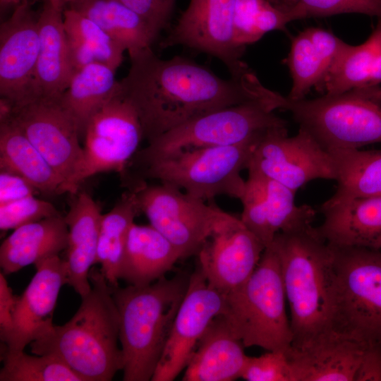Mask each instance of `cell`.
I'll return each instance as SVG.
<instances>
[{
	"label": "cell",
	"instance_id": "74e56055",
	"mask_svg": "<svg viewBox=\"0 0 381 381\" xmlns=\"http://www.w3.org/2000/svg\"><path fill=\"white\" fill-rule=\"evenodd\" d=\"M61 214L50 202L30 196L0 206V229L5 231Z\"/></svg>",
	"mask_w": 381,
	"mask_h": 381
},
{
	"label": "cell",
	"instance_id": "4fadbf2b",
	"mask_svg": "<svg viewBox=\"0 0 381 381\" xmlns=\"http://www.w3.org/2000/svg\"><path fill=\"white\" fill-rule=\"evenodd\" d=\"M84 159L76 186L97 173L122 171L143 137L138 114L119 89L89 120L84 131Z\"/></svg>",
	"mask_w": 381,
	"mask_h": 381
},
{
	"label": "cell",
	"instance_id": "d6a6232c",
	"mask_svg": "<svg viewBox=\"0 0 381 381\" xmlns=\"http://www.w3.org/2000/svg\"><path fill=\"white\" fill-rule=\"evenodd\" d=\"M135 193H125L116 205L102 214L95 265L111 287L119 286V272L128 234L140 213Z\"/></svg>",
	"mask_w": 381,
	"mask_h": 381
},
{
	"label": "cell",
	"instance_id": "b9f144b4",
	"mask_svg": "<svg viewBox=\"0 0 381 381\" xmlns=\"http://www.w3.org/2000/svg\"><path fill=\"white\" fill-rule=\"evenodd\" d=\"M355 381H381V341L366 346Z\"/></svg>",
	"mask_w": 381,
	"mask_h": 381
},
{
	"label": "cell",
	"instance_id": "83f0119b",
	"mask_svg": "<svg viewBox=\"0 0 381 381\" xmlns=\"http://www.w3.org/2000/svg\"><path fill=\"white\" fill-rule=\"evenodd\" d=\"M66 7L90 18L128 52L130 59L157 38L150 24L119 0H73Z\"/></svg>",
	"mask_w": 381,
	"mask_h": 381
},
{
	"label": "cell",
	"instance_id": "836d02e7",
	"mask_svg": "<svg viewBox=\"0 0 381 381\" xmlns=\"http://www.w3.org/2000/svg\"><path fill=\"white\" fill-rule=\"evenodd\" d=\"M329 152L335 166L337 186L329 200L381 195V150H337Z\"/></svg>",
	"mask_w": 381,
	"mask_h": 381
},
{
	"label": "cell",
	"instance_id": "f546056e",
	"mask_svg": "<svg viewBox=\"0 0 381 381\" xmlns=\"http://www.w3.org/2000/svg\"><path fill=\"white\" fill-rule=\"evenodd\" d=\"M378 87L381 88V18L364 42L349 45L318 92L336 95Z\"/></svg>",
	"mask_w": 381,
	"mask_h": 381
},
{
	"label": "cell",
	"instance_id": "7402d4cb",
	"mask_svg": "<svg viewBox=\"0 0 381 381\" xmlns=\"http://www.w3.org/2000/svg\"><path fill=\"white\" fill-rule=\"evenodd\" d=\"M349 45L320 28H308L295 36L286 59L292 78L287 97L300 100L313 87L319 91Z\"/></svg>",
	"mask_w": 381,
	"mask_h": 381
},
{
	"label": "cell",
	"instance_id": "2e32d148",
	"mask_svg": "<svg viewBox=\"0 0 381 381\" xmlns=\"http://www.w3.org/2000/svg\"><path fill=\"white\" fill-rule=\"evenodd\" d=\"M39 51L38 16L23 0L0 26V102L11 109L30 98Z\"/></svg>",
	"mask_w": 381,
	"mask_h": 381
},
{
	"label": "cell",
	"instance_id": "484cf974",
	"mask_svg": "<svg viewBox=\"0 0 381 381\" xmlns=\"http://www.w3.org/2000/svg\"><path fill=\"white\" fill-rule=\"evenodd\" d=\"M181 259L176 247L152 225H138L130 228L119 279L128 285H149L170 271Z\"/></svg>",
	"mask_w": 381,
	"mask_h": 381
},
{
	"label": "cell",
	"instance_id": "7bdbcfd3",
	"mask_svg": "<svg viewBox=\"0 0 381 381\" xmlns=\"http://www.w3.org/2000/svg\"><path fill=\"white\" fill-rule=\"evenodd\" d=\"M16 296L5 278V274L0 273V338L3 339L12 327L13 310Z\"/></svg>",
	"mask_w": 381,
	"mask_h": 381
},
{
	"label": "cell",
	"instance_id": "3957f363",
	"mask_svg": "<svg viewBox=\"0 0 381 381\" xmlns=\"http://www.w3.org/2000/svg\"><path fill=\"white\" fill-rule=\"evenodd\" d=\"M269 246L276 251L280 261L291 313V346L301 345L319 334L332 331V246L313 226L279 233Z\"/></svg>",
	"mask_w": 381,
	"mask_h": 381
},
{
	"label": "cell",
	"instance_id": "cb8c5ba5",
	"mask_svg": "<svg viewBox=\"0 0 381 381\" xmlns=\"http://www.w3.org/2000/svg\"><path fill=\"white\" fill-rule=\"evenodd\" d=\"M63 12L64 9L50 1L44 0L38 15L40 51L29 101L37 97H59L73 73Z\"/></svg>",
	"mask_w": 381,
	"mask_h": 381
},
{
	"label": "cell",
	"instance_id": "8d00e7d4",
	"mask_svg": "<svg viewBox=\"0 0 381 381\" xmlns=\"http://www.w3.org/2000/svg\"><path fill=\"white\" fill-rule=\"evenodd\" d=\"M299 20L344 13H359L381 18V0H296Z\"/></svg>",
	"mask_w": 381,
	"mask_h": 381
},
{
	"label": "cell",
	"instance_id": "9a60e30c",
	"mask_svg": "<svg viewBox=\"0 0 381 381\" xmlns=\"http://www.w3.org/2000/svg\"><path fill=\"white\" fill-rule=\"evenodd\" d=\"M224 302V294L212 288L198 267L190 276L152 381H172L185 370L209 324L223 313Z\"/></svg>",
	"mask_w": 381,
	"mask_h": 381
},
{
	"label": "cell",
	"instance_id": "d4e9b609",
	"mask_svg": "<svg viewBox=\"0 0 381 381\" xmlns=\"http://www.w3.org/2000/svg\"><path fill=\"white\" fill-rule=\"evenodd\" d=\"M102 217L100 207L85 192L78 195L64 217L68 226V243L64 259L67 284L81 298L92 288L88 274L95 265Z\"/></svg>",
	"mask_w": 381,
	"mask_h": 381
},
{
	"label": "cell",
	"instance_id": "ee69618b",
	"mask_svg": "<svg viewBox=\"0 0 381 381\" xmlns=\"http://www.w3.org/2000/svg\"><path fill=\"white\" fill-rule=\"evenodd\" d=\"M49 1H50L52 4H54L57 7L64 10L66 6L69 3H71L73 0H49Z\"/></svg>",
	"mask_w": 381,
	"mask_h": 381
},
{
	"label": "cell",
	"instance_id": "5b68a950",
	"mask_svg": "<svg viewBox=\"0 0 381 381\" xmlns=\"http://www.w3.org/2000/svg\"><path fill=\"white\" fill-rule=\"evenodd\" d=\"M224 296L222 314L245 347L286 351L291 346L281 265L272 247L265 248L249 278Z\"/></svg>",
	"mask_w": 381,
	"mask_h": 381
},
{
	"label": "cell",
	"instance_id": "4316f807",
	"mask_svg": "<svg viewBox=\"0 0 381 381\" xmlns=\"http://www.w3.org/2000/svg\"><path fill=\"white\" fill-rule=\"evenodd\" d=\"M68 226L61 214L14 229L0 246V266L6 275L66 250Z\"/></svg>",
	"mask_w": 381,
	"mask_h": 381
},
{
	"label": "cell",
	"instance_id": "1f68e13d",
	"mask_svg": "<svg viewBox=\"0 0 381 381\" xmlns=\"http://www.w3.org/2000/svg\"><path fill=\"white\" fill-rule=\"evenodd\" d=\"M63 16L73 72L92 63H101L116 71L123 60V47L75 10L66 7Z\"/></svg>",
	"mask_w": 381,
	"mask_h": 381
},
{
	"label": "cell",
	"instance_id": "f35d334b",
	"mask_svg": "<svg viewBox=\"0 0 381 381\" xmlns=\"http://www.w3.org/2000/svg\"><path fill=\"white\" fill-rule=\"evenodd\" d=\"M241 378L247 381H293L284 351H268L258 357L248 356Z\"/></svg>",
	"mask_w": 381,
	"mask_h": 381
},
{
	"label": "cell",
	"instance_id": "ac0fdd59",
	"mask_svg": "<svg viewBox=\"0 0 381 381\" xmlns=\"http://www.w3.org/2000/svg\"><path fill=\"white\" fill-rule=\"evenodd\" d=\"M265 249L260 239L236 218L205 242L196 255L198 268L208 284L225 295L249 278Z\"/></svg>",
	"mask_w": 381,
	"mask_h": 381
},
{
	"label": "cell",
	"instance_id": "ba28073f",
	"mask_svg": "<svg viewBox=\"0 0 381 381\" xmlns=\"http://www.w3.org/2000/svg\"><path fill=\"white\" fill-rule=\"evenodd\" d=\"M330 246L332 330L368 344L381 341V250Z\"/></svg>",
	"mask_w": 381,
	"mask_h": 381
},
{
	"label": "cell",
	"instance_id": "4dcf8cb0",
	"mask_svg": "<svg viewBox=\"0 0 381 381\" xmlns=\"http://www.w3.org/2000/svg\"><path fill=\"white\" fill-rule=\"evenodd\" d=\"M116 71L101 63L90 64L75 71L59 101L74 120L80 138L91 117L119 90Z\"/></svg>",
	"mask_w": 381,
	"mask_h": 381
},
{
	"label": "cell",
	"instance_id": "5bb4252c",
	"mask_svg": "<svg viewBox=\"0 0 381 381\" xmlns=\"http://www.w3.org/2000/svg\"><path fill=\"white\" fill-rule=\"evenodd\" d=\"M236 0H190L174 25L161 41L166 49L181 45L219 59L232 77L250 69L241 60L244 49L234 41Z\"/></svg>",
	"mask_w": 381,
	"mask_h": 381
},
{
	"label": "cell",
	"instance_id": "60d3db41",
	"mask_svg": "<svg viewBox=\"0 0 381 381\" xmlns=\"http://www.w3.org/2000/svg\"><path fill=\"white\" fill-rule=\"evenodd\" d=\"M37 193V189L20 176L0 171V206L35 195Z\"/></svg>",
	"mask_w": 381,
	"mask_h": 381
},
{
	"label": "cell",
	"instance_id": "d590c367",
	"mask_svg": "<svg viewBox=\"0 0 381 381\" xmlns=\"http://www.w3.org/2000/svg\"><path fill=\"white\" fill-rule=\"evenodd\" d=\"M0 381H83L58 358L23 351L1 353Z\"/></svg>",
	"mask_w": 381,
	"mask_h": 381
},
{
	"label": "cell",
	"instance_id": "6da1fadb",
	"mask_svg": "<svg viewBox=\"0 0 381 381\" xmlns=\"http://www.w3.org/2000/svg\"><path fill=\"white\" fill-rule=\"evenodd\" d=\"M131 61L119 92L135 109L148 142L196 117L265 97L266 87L251 70L224 79L182 56L160 59L152 48Z\"/></svg>",
	"mask_w": 381,
	"mask_h": 381
},
{
	"label": "cell",
	"instance_id": "8992f818",
	"mask_svg": "<svg viewBox=\"0 0 381 381\" xmlns=\"http://www.w3.org/2000/svg\"><path fill=\"white\" fill-rule=\"evenodd\" d=\"M277 108L289 111L299 128L328 152L381 143L379 89L352 90L300 100L279 93Z\"/></svg>",
	"mask_w": 381,
	"mask_h": 381
},
{
	"label": "cell",
	"instance_id": "7c38bea8",
	"mask_svg": "<svg viewBox=\"0 0 381 381\" xmlns=\"http://www.w3.org/2000/svg\"><path fill=\"white\" fill-rule=\"evenodd\" d=\"M247 169L295 192L310 181L337 178L331 153L301 128L289 137L287 126L266 131L255 147Z\"/></svg>",
	"mask_w": 381,
	"mask_h": 381
},
{
	"label": "cell",
	"instance_id": "9c48e42d",
	"mask_svg": "<svg viewBox=\"0 0 381 381\" xmlns=\"http://www.w3.org/2000/svg\"><path fill=\"white\" fill-rule=\"evenodd\" d=\"M274 91L262 99L216 110L193 119L148 142L135 155L143 167L148 163L187 149L226 146L243 143L270 128L287 126L277 116Z\"/></svg>",
	"mask_w": 381,
	"mask_h": 381
},
{
	"label": "cell",
	"instance_id": "603a6c76",
	"mask_svg": "<svg viewBox=\"0 0 381 381\" xmlns=\"http://www.w3.org/2000/svg\"><path fill=\"white\" fill-rule=\"evenodd\" d=\"M224 315L209 324L193 351L182 380L232 381L241 377L248 356Z\"/></svg>",
	"mask_w": 381,
	"mask_h": 381
},
{
	"label": "cell",
	"instance_id": "7a4b0ae2",
	"mask_svg": "<svg viewBox=\"0 0 381 381\" xmlns=\"http://www.w3.org/2000/svg\"><path fill=\"white\" fill-rule=\"evenodd\" d=\"M88 278L91 290L81 298L71 319L63 325H51L30 346L32 354L58 358L83 381H109L123 369L119 315L100 270L92 267Z\"/></svg>",
	"mask_w": 381,
	"mask_h": 381
},
{
	"label": "cell",
	"instance_id": "8fae6325",
	"mask_svg": "<svg viewBox=\"0 0 381 381\" xmlns=\"http://www.w3.org/2000/svg\"><path fill=\"white\" fill-rule=\"evenodd\" d=\"M59 97H37L13 107L0 119L15 126L64 181V193H75L83 159L78 127Z\"/></svg>",
	"mask_w": 381,
	"mask_h": 381
},
{
	"label": "cell",
	"instance_id": "277c9868",
	"mask_svg": "<svg viewBox=\"0 0 381 381\" xmlns=\"http://www.w3.org/2000/svg\"><path fill=\"white\" fill-rule=\"evenodd\" d=\"M190 277H163L143 286L111 287L119 315L123 380H151Z\"/></svg>",
	"mask_w": 381,
	"mask_h": 381
},
{
	"label": "cell",
	"instance_id": "f1b7e54d",
	"mask_svg": "<svg viewBox=\"0 0 381 381\" xmlns=\"http://www.w3.org/2000/svg\"><path fill=\"white\" fill-rule=\"evenodd\" d=\"M0 170L18 174L39 192L63 193L64 181L40 152L12 123L0 121Z\"/></svg>",
	"mask_w": 381,
	"mask_h": 381
},
{
	"label": "cell",
	"instance_id": "e0dca14e",
	"mask_svg": "<svg viewBox=\"0 0 381 381\" xmlns=\"http://www.w3.org/2000/svg\"><path fill=\"white\" fill-rule=\"evenodd\" d=\"M296 192L257 172L248 171L241 220L265 245L269 246L279 233L312 226L316 211L295 203Z\"/></svg>",
	"mask_w": 381,
	"mask_h": 381
},
{
	"label": "cell",
	"instance_id": "52a82bcc",
	"mask_svg": "<svg viewBox=\"0 0 381 381\" xmlns=\"http://www.w3.org/2000/svg\"><path fill=\"white\" fill-rule=\"evenodd\" d=\"M265 133L236 145L172 153L143 166V176L205 201L223 195L240 200L246 188L241 172L248 168L252 153Z\"/></svg>",
	"mask_w": 381,
	"mask_h": 381
},
{
	"label": "cell",
	"instance_id": "30bf717a",
	"mask_svg": "<svg viewBox=\"0 0 381 381\" xmlns=\"http://www.w3.org/2000/svg\"><path fill=\"white\" fill-rule=\"evenodd\" d=\"M140 212L178 250L181 259L197 255L207 238L234 217L212 203L169 185L139 184L133 189Z\"/></svg>",
	"mask_w": 381,
	"mask_h": 381
},
{
	"label": "cell",
	"instance_id": "f6af8a7d",
	"mask_svg": "<svg viewBox=\"0 0 381 381\" xmlns=\"http://www.w3.org/2000/svg\"><path fill=\"white\" fill-rule=\"evenodd\" d=\"M23 0H0L1 6H17Z\"/></svg>",
	"mask_w": 381,
	"mask_h": 381
},
{
	"label": "cell",
	"instance_id": "e575fe53",
	"mask_svg": "<svg viewBox=\"0 0 381 381\" xmlns=\"http://www.w3.org/2000/svg\"><path fill=\"white\" fill-rule=\"evenodd\" d=\"M294 0H236L234 30L236 46L245 49L247 44L261 39L273 30H284L291 21L298 20Z\"/></svg>",
	"mask_w": 381,
	"mask_h": 381
},
{
	"label": "cell",
	"instance_id": "44dd1931",
	"mask_svg": "<svg viewBox=\"0 0 381 381\" xmlns=\"http://www.w3.org/2000/svg\"><path fill=\"white\" fill-rule=\"evenodd\" d=\"M320 210L324 220L315 229L329 244L381 250V195L327 200Z\"/></svg>",
	"mask_w": 381,
	"mask_h": 381
},
{
	"label": "cell",
	"instance_id": "d6986e66",
	"mask_svg": "<svg viewBox=\"0 0 381 381\" xmlns=\"http://www.w3.org/2000/svg\"><path fill=\"white\" fill-rule=\"evenodd\" d=\"M34 265L35 275L22 295L16 296L11 329L1 340L4 352L24 351L53 325L59 291L68 282L65 261L59 255L47 258Z\"/></svg>",
	"mask_w": 381,
	"mask_h": 381
},
{
	"label": "cell",
	"instance_id": "ffe728a7",
	"mask_svg": "<svg viewBox=\"0 0 381 381\" xmlns=\"http://www.w3.org/2000/svg\"><path fill=\"white\" fill-rule=\"evenodd\" d=\"M368 344L332 330L291 346L285 353L293 381L355 380Z\"/></svg>",
	"mask_w": 381,
	"mask_h": 381
},
{
	"label": "cell",
	"instance_id": "ab89813d",
	"mask_svg": "<svg viewBox=\"0 0 381 381\" xmlns=\"http://www.w3.org/2000/svg\"><path fill=\"white\" fill-rule=\"evenodd\" d=\"M119 1L141 16L157 36L169 26L176 4V0Z\"/></svg>",
	"mask_w": 381,
	"mask_h": 381
}]
</instances>
